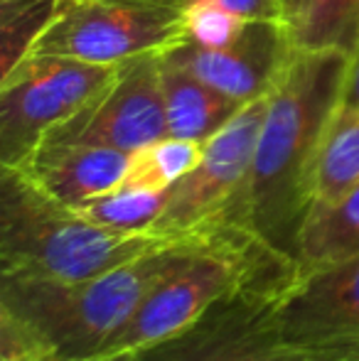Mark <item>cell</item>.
<instances>
[{"label": "cell", "mask_w": 359, "mask_h": 361, "mask_svg": "<svg viewBox=\"0 0 359 361\" xmlns=\"http://www.w3.org/2000/svg\"><path fill=\"white\" fill-rule=\"evenodd\" d=\"M350 52L296 47L269 94L249 177L219 224H234L293 258L312 204V172L340 109Z\"/></svg>", "instance_id": "obj_1"}, {"label": "cell", "mask_w": 359, "mask_h": 361, "mask_svg": "<svg viewBox=\"0 0 359 361\" xmlns=\"http://www.w3.org/2000/svg\"><path fill=\"white\" fill-rule=\"evenodd\" d=\"M200 228L180 243L87 281L0 276L3 359L37 361L96 354L158 283L209 236Z\"/></svg>", "instance_id": "obj_2"}, {"label": "cell", "mask_w": 359, "mask_h": 361, "mask_svg": "<svg viewBox=\"0 0 359 361\" xmlns=\"http://www.w3.org/2000/svg\"><path fill=\"white\" fill-rule=\"evenodd\" d=\"M190 233L101 226L44 192L20 167H0V276L87 281L175 246Z\"/></svg>", "instance_id": "obj_3"}, {"label": "cell", "mask_w": 359, "mask_h": 361, "mask_svg": "<svg viewBox=\"0 0 359 361\" xmlns=\"http://www.w3.org/2000/svg\"><path fill=\"white\" fill-rule=\"evenodd\" d=\"M291 256L234 224H214L209 236L138 305L128 322L96 354H143L185 332L219 300Z\"/></svg>", "instance_id": "obj_4"}, {"label": "cell", "mask_w": 359, "mask_h": 361, "mask_svg": "<svg viewBox=\"0 0 359 361\" xmlns=\"http://www.w3.org/2000/svg\"><path fill=\"white\" fill-rule=\"evenodd\" d=\"M296 263L273 266L229 293L192 327L140 354V361H359V352L293 344L276 305Z\"/></svg>", "instance_id": "obj_5"}, {"label": "cell", "mask_w": 359, "mask_h": 361, "mask_svg": "<svg viewBox=\"0 0 359 361\" xmlns=\"http://www.w3.org/2000/svg\"><path fill=\"white\" fill-rule=\"evenodd\" d=\"M187 42V0H62L30 54L121 64Z\"/></svg>", "instance_id": "obj_6"}, {"label": "cell", "mask_w": 359, "mask_h": 361, "mask_svg": "<svg viewBox=\"0 0 359 361\" xmlns=\"http://www.w3.org/2000/svg\"><path fill=\"white\" fill-rule=\"evenodd\" d=\"M121 67L28 54L0 76V167H18L57 126L77 116Z\"/></svg>", "instance_id": "obj_7"}, {"label": "cell", "mask_w": 359, "mask_h": 361, "mask_svg": "<svg viewBox=\"0 0 359 361\" xmlns=\"http://www.w3.org/2000/svg\"><path fill=\"white\" fill-rule=\"evenodd\" d=\"M269 96L244 104L239 114L205 143L200 162L168 192L163 214L153 224L160 233H190L219 224L249 177Z\"/></svg>", "instance_id": "obj_8"}, {"label": "cell", "mask_w": 359, "mask_h": 361, "mask_svg": "<svg viewBox=\"0 0 359 361\" xmlns=\"http://www.w3.org/2000/svg\"><path fill=\"white\" fill-rule=\"evenodd\" d=\"M158 59L143 57L121 64L114 81L44 140L99 145L133 155L140 147L168 138Z\"/></svg>", "instance_id": "obj_9"}, {"label": "cell", "mask_w": 359, "mask_h": 361, "mask_svg": "<svg viewBox=\"0 0 359 361\" xmlns=\"http://www.w3.org/2000/svg\"><path fill=\"white\" fill-rule=\"evenodd\" d=\"M293 52L296 39L286 23L254 20L221 44L185 42L168 54L197 79L244 106L271 94Z\"/></svg>", "instance_id": "obj_10"}, {"label": "cell", "mask_w": 359, "mask_h": 361, "mask_svg": "<svg viewBox=\"0 0 359 361\" xmlns=\"http://www.w3.org/2000/svg\"><path fill=\"white\" fill-rule=\"evenodd\" d=\"M281 334L293 344L359 352V253L312 273H293L276 305Z\"/></svg>", "instance_id": "obj_11"}, {"label": "cell", "mask_w": 359, "mask_h": 361, "mask_svg": "<svg viewBox=\"0 0 359 361\" xmlns=\"http://www.w3.org/2000/svg\"><path fill=\"white\" fill-rule=\"evenodd\" d=\"M128 160V152L111 147L44 140L18 167L59 202L79 207L114 190L123 180Z\"/></svg>", "instance_id": "obj_12"}, {"label": "cell", "mask_w": 359, "mask_h": 361, "mask_svg": "<svg viewBox=\"0 0 359 361\" xmlns=\"http://www.w3.org/2000/svg\"><path fill=\"white\" fill-rule=\"evenodd\" d=\"M158 67L168 135L207 143L239 114L241 104L226 99L224 94L197 79L170 54L158 59Z\"/></svg>", "instance_id": "obj_13"}, {"label": "cell", "mask_w": 359, "mask_h": 361, "mask_svg": "<svg viewBox=\"0 0 359 361\" xmlns=\"http://www.w3.org/2000/svg\"><path fill=\"white\" fill-rule=\"evenodd\" d=\"M359 253V182L337 200L310 209L296 241V273H312Z\"/></svg>", "instance_id": "obj_14"}, {"label": "cell", "mask_w": 359, "mask_h": 361, "mask_svg": "<svg viewBox=\"0 0 359 361\" xmlns=\"http://www.w3.org/2000/svg\"><path fill=\"white\" fill-rule=\"evenodd\" d=\"M359 182V109H337L312 172L310 209L337 200ZM310 214V212H308Z\"/></svg>", "instance_id": "obj_15"}, {"label": "cell", "mask_w": 359, "mask_h": 361, "mask_svg": "<svg viewBox=\"0 0 359 361\" xmlns=\"http://www.w3.org/2000/svg\"><path fill=\"white\" fill-rule=\"evenodd\" d=\"M205 143L185 138H168L140 147L128 160L123 180L118 185L140 187V190H170L200 162Z\"/></svg>", "instance_id": "obj_16"}, {"label": "cell", "mask_w": 359, "mask_h": 361, "mask_svg": "<svg viewBox=\"0 0 359 361\" xmlns=\"http://www.w3.org/2000/svg\"><path fill=\"white\" fill-rule=\"evenodd\" d=\"M170 190H140V187L116 185L114 190L79 204L77 209L91 221L121 231H145L153 228L163 214Z\"/></svg>", "instance_id": "obj_17"}, {"label": "cell", "mask_w": 359, "mask_h": 361, "mask_svg": "<svg viewBox=\"0 0 359 361\" xmlns=\"http://www.w3.org/2000/svg\"><path fill=\"white\" fill-rule=\"evenodd\" d=\"M62 0H0V76L32 52L39 35L49 27Z\"/></svg>", "instance_id": "obj_18"}, {"label": "cell", "mask_w": 359, "mask_h": 361, "mask_svg": "<svg viewBox=\"0 0 359 361\" xmlns=\"http://www.w3.org/2000/svg\"><path fill=\"white\" fill-rule=\"evenodd\" d=\"M359 37V0H320L315 10L293 30L296 47H337L350 52Z\"/></svg>", "instance_id": "obj_19"}, {"label": "cell", "mask_w": 359, "mask_h": 361, "mask_svg": "<svg viewBox=\"0 0 359 361\" xmlns=\"http://www.w3.org/2000/svg\"><path fill=\"white\" fill-rule=\"evenodd\" d=\"M249 20L209 0H187V42L221 44L231 39Z\"/></svg>", "instance_id": "obj_20"}, {"label": "cell", "mask_w": 359, "mask_h": 361, "mask_svg": "<svg viewBox=\"0 0 359 361\" xmlns=\"http://www.w3.org/2000/svg\"><path fill=\"white\" fill-rule=\"evenodd\" d=\"M221 8L231 10L234 15H239L241 20H283V0H209Z\"/></svg>", "instance_id": "obj_21"}, {"label": "cell", "mask_w": 359, "mask_h": 361, "mask_svg": "<svg viewBox=\"0 0 359 361\" xmlns=\"http://www.w3.org/2000/svg\"><path fill=\"white\" fill-rule=\"evenodd\" d=\"M340 109L342 111L359 109V37H357L355 47L350 49V64H347L345 91H342Z\"/></svg>", "instance_id": "obj_22"}, {"label": "cell", "mask_w": 359, "mask_h": 361, "mask_svg": "<svg viewBox=\"0 0 359 361\" xmlns=\"http://www.w3.org/2000/svg\"><path fill=\"white\" fill-rule=\"evenodd\" d=\"M317 5H320V0H283V20L288 27L296 30Z\"/></svg>", "instance_id": "obj_23"}, {"label": "cell", "mask_w": 359, "mask_h": 361, "mask_svg": "<svg viewBox=\"0 0 359 361\" xmlns=\"http://www.w3.org/2000/svg\"><path fill=\"white\" fill-rule=\"evenodd\" d=\"M37 361H140V354H114V357H104V354H91V357H74V359H37Z\"/></svg>", "instance_id": "obj_24"}, {"label": "cell", "mask_w": 359, "mask_h": 361, "mask_svg": "<svg viewBox=\"0 0 359 361\" xmlns=\"http://www.w3.org/2000/svg\"><path fill=\"white\" fill-rule=\"evenodd\" d=\"M3 361H23V359H3Z\"/></svg>", "instance_id": "obj_25"}]
</instances>
